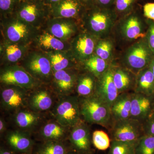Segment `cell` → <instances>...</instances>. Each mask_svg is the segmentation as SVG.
<instances>
[{
  "mask_svg": "<svg viewBox=\"0 0 154 154\" xmlns=\"http://www.w3.org/2000/svg\"><path fill=\"white\" fill-rule=\"evenodd\" d=\"M149 66L150 67V68L151 69L152 72L154 76V58L152 60L151 63L150 64Z\"/></svg>",
  "mask_w": 154,
  "mask_h": 154,
  "instance_id": "obj_46",
  "label": "cell"
},
{
  "mask_svg": "<svg viewBox=\"0 0 154 154\" xmlns=\"http://www.w3.org/2000/svg\"><path fill=\"white\" fill-rule=\"evenodd\" d=\"M68 137L73 147L79 153H88L90 151L92 135L88 123L84 120L71 128Z\"/></svg>",
  "mask_w": 154,
  "mask_h": 154,
  "instance_id": "obj_17",
  "label": "cell"
},
{
  "mask_svg": "<svg viewBox=\"0 0 154 154\" xmlns=\"http://www.w3.org/2000/svg\"><path fill=\"white\" fill-rule=\"evenodd\" d=\"M99 38L82 29L70 41V51L81 65L93 55Z\"/></svg>",
  "mask_w": 154,
  "mask_h": 154,
  "instance_id": "obj_14",
  "label": "cell"
},
{
  "mask_svg": "<svg viewBox=\"0 0 154 154\" xmlns=\"http://www.w3.org/2000/svg\"><path fill=\"white\" fill-rule=\"evenodd\" d=\"M71 128L65 127L56 121L49 122L44 125L40 130L42 137L46 141L63 140L69 135Z\"/></svg>",
  "mask_w": 154,
  "mask_h": 154,
  "instance_id": "obj_29",
  "label": "cell"
},
{
  "mask_svg": "<svg viewBox=\"0 0 154 154\" xmlns=\"http://www.w3.org/2000/svg\"><path fill=\"white\" fill-rule=\"evenodd\" d=\"M111 140L137 144L144 135L142 123L131 118L113 121L108 128Z\"/></svg>",
  "mask_w": 154,
  "mask_h": 154,
  "instance_id": "obj_9",
  "label": "cell"
},
{
  "mask_svg": "<svg viewBox=\"0 0 154 154\" xmlns=\"http://www.w3.org/2000/svg\"><path fill=\"white\" fill-rule=\"evenodd\" d=\"M28 134L20 130L9 131L6 136V141L13 151L22 154L28 153L32 149L33 145Z\"/></svg>",
  "mask_w": 154,
  "mask_h": 154,
  "instance_id": "obj_24",
  "label": "cell"
},
{
  "mask_svg": "<svg viewBox=\"0 0 154 154\" xmlns=\"http://www.w3.org/2000/svg\"><path fill=\"white\" fill-rule=\"evenodd\" d=\"M42 30L61 40L70 42L82 28L79 21L76 19L51 17Z\"/></svg>",
  "mask_w": 154,
  "mask_h": 154,
  "instance_id": "obj_12",
  "label": "cell"
},
{
  "mask_svg": "<svg viewBox=\"0 0 154 154\" xmlns=\"http://www.w3.org/2000/svg\"><path fill=\"white\" fill-rule=\"evenodd\" d=\"M6 124L5 121L4 120L3 118L1 117L0 119V133L2 134L3 133L5 132L6 130Z\"/></svg>",
  "mask_w": 154,
  "mask_h": 154,
  "instance_id": "obj_43",
  "label": "cell"
},
{
  "mask_svg": "<svg viewBox=\"0 0 154 154\" xmlns=\"http://www.w3.org/2000/svg\"><path fill=\"white\" fill-rule=\"evenodd\" d=\"M41 30L17 18L14 14L1 18V31L3 41L31 45Z\"/></svg>",
  "mask_w": 154,
  "mask_h": 154,
  "instance_id": "obj_3",
  "label": "cell"
},
{
  "mask_svg": "<svg viewBox=\"0 0 154 154\" xmlns=\"http://www.w3.org/2000/svg\"><path fill=\"white\" fill-rule=\"evenodd\" d=\"M0 154H15L14 152L8 149L1 147Z\"/></svg>",
  "mask_w": 154,
  "mask_h": 154,
  "instance_id": "obj_45",
  "label": "cell"
},
{
  "mask_svg": "<svg viewBox=\"0 0 154 154\" xmlns=\"http://www.w3.org/2000/svg\"><path fill=\"white\" fill-rule=\"evenodd\" d=\"M23 45L2 41L1 44V63L3 66L19 64L31 48Z\"/></svg>",
  "mask_w": 154,
  "mask_h": 154,
  "instance_id": "obj_20",
  "label": "cell"
},
{
  "mask_svg": "<svg viewBox=\"0 0 154 154\" xmlns=\"http://www.w3.org/2000/svg\"><path fill=\"white\" fill-rule=\"evenodd\" d=\"M137 0H115L113 8L118 19L131 13L136 8Z\"/></svg>",
  "mask_w": 154,
  "mask_h": 154,
  "instance_id": "obj_35",
  "label": "cell"
},
{
  "mask_svg": "<svg viewBox=\"0 0 154 154\" xmlns=\"http://www.w3.org/2000/svg\"><path fill=\"white\" fill-rule=\"evenodd\" d=\"M110 137L104 131H96L92 134V143L100 150H105L110 147Z\"/></svg>",
  "mask_w": 154,
  "mask_h": 154,
  "instance_id": "obj_36",
  "label": "cell"
},
{
  "mask_svg": "<svg viewBox=\"0 0 154 154\" xmlns=\"http://www.w3.org/2000/svg\"><path fill=\"white\" fill-rule=\"evenodd\" d=\"M40 85L29 93L28 104L29 109L39 113L52 109L55 104L57 96L51 88L48 89Z\"/></svg>",
  "mask_w": 154,
  "mask_h": 154,
  "instance_id": "obj_15",
  "label": "cell"
},
{
  "mask_svg": "<svg viewBox=\"0 0 154 154\" xmlns=\"http://www.w3.org/2000/svg\"><path fill=\"white\" fill-rule=\"evenodd\" d=\"M134 92L148 96L154 94V76L149 66L136 75Z\"/></svg>",
  "mask_w": 154,
  "mask_h": 154,
  "instance_id": "obj_27",
  "label": "cell"
},
{
  "mask_svg": "<svg viewBox=\"0 0 154 154\" xmlns=\"http://www.w3.org/2000/svg\"><path fill=\"white\" fill-rule=\"evenodd\" d=\"M143 16L146 19L154 22V2L146 3L143 7Z\"/></svg>",
  "mask_w": 154,
  "mask_h": 154,
  "instance_id": "obj_40",
  "label": "cell"
},
{
  "mask_svg": "<svg viewBox=\"0 0 154 154\" xmlns=\"http://www.w3.org/2000/svg\"><path fill=\"white\" fill-rule=\"evenodd\" d=\"M1 90V107L15 113L28 107L29 90L11 85H2Z\"/></svg>",
  "mask_w": 154,
  "mask_h": 154,
  "instance_id": "obj_11",
  "label": "cell"
},
{
  "mask_svg": "<svg viewBox=\"0 0 154 154\" xmlns=\"http://www.w3.org/2000/svg\"><path fill=\"white\" fill-rule=\"evenodd\" d=\"M147 21L148 28L145 37L149 47L154 54V22L148 19Z\"/></svg>",
  "mask_w": 154,
  "mask_h": 154,
  "instance_id": "obj_39",
  "label": "cell"
},
{
  "mask_svg": "<svg viewBox=\"0 0 154 154\" xmlns=\"http://www.w3.org/2000/svg\"><path fill=\"white\" fill-rule=\"evenodd\" d=\"M66 154H77L75 152H68Z\"/></svg>",
  "mask_w": 154,
  "mask_h": 154,
  "instance_id": "obj_47",
  "label": "cell"
},
{
  "mask_svg": "<svg viewBox=\"0 0 154 154\" xmlns=\"http://www.w3.org/2000/svg\"><path fill=\"white\" fill-rule=\"evenodd\" d=\"M97 80V78L94 75L82 69L76 88L77 96L87 97L94 95L96 91Z\"/></svg>",
  "mask_w": 154,
  "mask_h": 154,
  "instance_id": "obj_28",
  "label": "cell"
},
{
  "mask_svg": "<svg viewBox=\"0 0 154 154\" xmlns=\"http://www.w3.org/2000/svg\"><path fill=\"white\" fill-rule=\"evenodd\" d=\"M52 110L51 113L55 121L65 127L71 128L83 120L78 96L59 97Z\"/></svg>",
  "mask_w": 154,
  "mask_h": 154,
  "instance_id": "obj_7",
  "label": "cell"
},
{
  "mask_svg": "<svg viewBox=\"0 0 154 154\" xmlns=\"http://www.w3.org/2000/svg\"><path fill=\"white\" fill-rule=\"evenodd\" d=\"M115 0H96L95 5L103 8H112Z\"/></svg>",
  "mask_w": 154,
  "mask_h": 154,
  "instance_id": "obj_41",
  "label": "cell"
},
{
  "mask_svg": "<svg viewBox=\"0 0 154 154\" xmlns=\"http://www.w3.org/2000/svg\"><path fill=\"white\" fill-rule=\"evenodd\" d=\"M151 96L132 92L131 93L130 118L142 123L151 113Z\"/></svg>",
  "mask_w": 154,
  "mask_h": 154,
  "instance_id": "obj_22",
  "label": "cell"
},
{
  "mask_svg": "<svg viewBox=\"0 0 154 154\" xmlns=\"http://www.w3.org/2000/svg\"><path fill=\"white\" fill-rule=\"evenodd\" d=\"M19 65L42 84L51 82L54 72L50 61L45 52L36 48L30 49Z\"/></svg>",
  "mask_w": 154,
  "mask_h": 154,
  "instance_id": "obj_8",
  "label": "cell"
},
{
  "mask_svg": "<svg viewBox=\"0 0 154 154\" xmlns=\"http://www.w3.org/2000/svg\"><path fill=\"white\" fill-rule=\"evenodd\" d=\"M14 123L20 131L28 132L38 125L41 120L40 113L30 109H23L14 114Z\"/></svg>",
  "mask_w": 154,
  "mask_h": 154,
  "instance_id": "obj_26",
  "label": "cell"
},
{
  "mask_svg": "<svg viewBox=\"0 0 154 154\" xmlns=\"http://www.w3.org/2000/svg\"><path fill=\"white\" fill-rule=\"evenodd\" d=\"M118 19L113 8L94 5L86 9L80 23L82 29L99 39L111 36Z\"/></svg>",
  "mask_w": 154,
  "mask_h": 154,
  "instance_id": "obj_1",
  "label": "cell"
},
{
  "mask_svg": "<svg viewBox=\"0 0 154 154\" xmlns=\"http://www.w3.org/2000/svg\"><path fill=\"white\" fill-rule=\"evenodd\" d=\"M87 9L79 0H61L50 7L51 17L74 19L80 22Z\"/></svg>",
  "mask_w": 154,
  "mask_h": 154,
  "instance_id": "obj_16",
  "label": "cell"
},
{
  "mask_svg": "<svg viewBox=\"0 0 154 154\" xmlns=\"http://www.w3.org/2000/svg\"><path fill=\"white\" fill-rule=\"evenodd\" d=\"M20 0H0L1 18L12 15Z\"/></svg>",
  "mask_w": 154,
  "mask_h": 154,
  "instance_id": "obj_37",
  "label": "cell"
},
{
  "mask_svg": "<svg viewBox=\"0 0 154 154\" xmlns=\"http://www.w3.org/2000/svg\"><path fill=\"white\" fill-rule=\"evenodd\" d=\"M60 141H46L38 149V154H66L68 152Z\"/></svg>",
  "mask_w": 154,
  "mask_h": 154,
  "instance_id": "obj_32",
  "label": "cell"
},
{
  "mask_svg": "<svg viewBox=\"0 0 154 154\" xmlns=\"http://www.w3.org/2000/svg\"><path fill=\"white\" fill-rule=\"evenodd\" d=\"M135 154H154V136H143L136 146Z\"/></svg>",
  "mask_w": 154,
  "mask_h": 154,
  "instance_id": "obj_34",
  "label": "cell"
},
{
  "mask_svg": "<svg viewBox=\"0 0 154 154\" xmlns=\"http://www.w3.org/2000/svg\"><path fill=\"white\" fill-rule=\"evenodd\" d=\"M0 82L2 85L18 86L29 91L42 84L19 64L4 66L1 68Z\"/></svg>",
  "mask_w": 154,
  "mask_h": 154,
  "instance_id": "obj_10",
  "label": "cell"
},
{
  "mask_svg": "<svg viewBox=\"0 0 154 154\" xmlns=\"http://www.w3.org/2000/svg\"><path fill=\"white\" fill-rule=\"evenodd\" d=\"M132 92L119 94L110 107L112 122L130 118Z\"/></svg>",
  "mask_w": 154,
  "mask_h": 154,
  "instance_id": "obj_25",
  "label": "cell"
},
{
  "mask_svg": "<svg viewBox=\"0 0 154 154\" xmlns=\"http://www.w3.org/2000/svg\"><path fill=\"white\" fill-rule=\"evenodd\" d=\"M111 64L94 54L81 64V67L98 78L109 69Z\"/></svg>",
  "mask_w": 154,
  "mask_h": 154,
  "instance_id": "obj_31",
  "label": "cell"
},
{
  "mask_svg": "<svg viewBox=\"0 0 154 154\" xmlns=\"http://www.w3.org/2000/svg\"><path fill=\"white\" fill-rule=\"evenodd\" d=\"M148 28L147 19L140 10L136 8L130 14L119 18L113 28L112 36L115 40L131 44L145 37Z\"/></svg>",
  "mask_w": 154,
  "mask_h": 154,
  "instance_id": "obj_2",
  "label": "cell"
},
{
  "mask_svg": "<svg viewBox=\"0 0 154 154\" xmlns=\"http://www.w3.org/2000/svg\"><path fill=\"white\" fill-rule=\"evenodd\" d=\"M45 53L50 61L53 72L66 69L81 68L70 50Z\"/></svg>",
  "mask_w": 154,
  "mask_h": 154,
  "instance_id": "obj_23",
  "label": "cell"
},
{
  "mask_svg": "<svg viewBox=\"0 0 154 154\" xmlns=\"http://www.w3.org/2000/svg\"><path fill=\"white\" fill-rule=\"evenodd\" d=\"M145 135L154 136V113H151L142 122Z\"/></svg>",
  "mask_w": 154,
  "mask_h": 154,
  "instance_id": "obj_38",
  "label": "cell"
},
{
  "mask_svg": "<svg viewBox=\"0 0 154 154\" xmlns=\"http://www.w3.org/2000/svg\"><path fill=\"white\" fill-rule=\"evenodd\" d=\"M44 1L45 4L50 8L54 4H56L61 0H44Z\"/></svg>",
  "mask_w": 154,
  "mask_h": 154,
  "instance_id": "obj_44",
  "label": "cell"
},
{
  "mask_svg": "<svg viewBox=\"0 0 154 154\" xmlns=\"http://www.w3.org/2000/svg\"><path fill=\"white\" fill-rule=\"evenodd\" d=\"M113 81L119 94L134 92L136 75L114 61L111 64Z\"/></svg>",
  "mask_w": 154,
  "mask_h": 154,
  "instance_id": "obj_19",
  "label": "cell"
},
{
  "mask_svg": "<svg viewBox=\"0 0 154 154\" xmlns=\"http://www.w3.org/2000/svg\"><path fill=\"white\" fill-rule=\"evenodd\" d=\"M80 2L84 5L87 8L95 5L96 0H79Z\"/></svg>",
  "mask_w": 154,
  "mask_h": 154,
  "instance_id": "obj_42",
  "label": "cell"
},
{
  "mask_svg": "<svg viewBox=\"0 0 154 154\" xmlns=\"http://www.w3.org/2000/svg\"><path fill=\"white\" fill-rule=\"evenodd\" d=\"M33 44L36 49L45 52L70 49V42L61 40L42 30H41L31 45Z\"/></svg>",
  "mask_w": 154,
  "mask_h": 154,
  "instance_id": "obj_21",
  "label": "cell"
},
{
  "mask_svg": "<svg viewBox=\"0 0 154 154\" xmlns=\"http://www.w3.org/2000/svg\"><path fill=\"white\" fill-rule=\"evenodd\" d=\"M137 144L111 140L108 154H135Z\"/></svg>",
  "mask_w": 154,
  "mask_h": 154,
  "instance_id": "obj_33",
  "label": "cell"
},
{
  "mask_svg": "<svg viewBox=\"0 0 154 154\" xmlns=\"http://www.w3.org/2000/svg\"><path fill=\"white\" fill-rule=\"evenodd\" d=\"M154 58L144 37L130 44L122 53L117 63L137 75L149 66Z\"/></svg>",
  "mask_w": 154,
  "mask_h": 154,
  "instance_id": "obj_4",
  "label": "cell"
},
{
  "mask_svg": "<svg viewBox=\"0 0 154 154\" xmlns=\"http://www.w3.org/2000/svg\"><path fill=\"white\" fill-rule=\"evenodd\" d=\"M94 94L110 107L117 98L119 94L113 81L111 66L102 75L97 78Z\"/></svg>",
  "mask_w": 154,
  "mask_h": 154,
  "instance_id": "obj_18",
  "label": "cell"
},
{
  "mask_svg": "<svg viewBox=\"0 0 154 154\" xmlns=\"http://www.w3.org/2000/svg\"><path fill=\"white\" fill-rule=\"evenodd\" d=\"M81 115L87 123L101 125L108 129L112 122L110 107L95 94L79 97Z\"/></svg>",
  "mask_w": 154,
  "mask_h": 154,
  "instance_id": "obj_5",
  "label": "cell"
},
{
  "mask_svg": "<svg viewBox=\"0 0 154 154\" xmlns=\"http://www.w3.org/2000/svg\"><path fill=\"white\" fill-rule=\"evenodd\" d=\"M116 40L112 35L99 38L95 48L94 54L102 59L112 63L115 61Z\"/></svg>",
  "mask_w": 154,
  "mask_h": 154,
  "instance_id": "obj_30",
  "label": "cell"
},
{
  "mask_svg": "<svg viewBox=\"0 0 154 154\" xmlns=\"http://www.w3.org/2000/svg\"><path fill=\"white\" fill-rule=\"evenodd\" d=\"M81 68L62 70L54 72L51 88L59 97L72 95L76 91Z\"/></svg>",
  "mask_w": 154,
  "mask_h": 154,
  "instance_id": "obj_13",
  "label": "cell"
},
{
  "mask_svg": "<svg viewBox=\"0 0 154 154\" xmlns=\"http://www.w3.org/2000/svg\"><path fill=\"white\" fill-rule=\"evenodd\" d=\"M13 14L42 30L51 17L50 8L44 0H20Z\"/></svg>",
  "mask_w": 154,
  "mask_h": 154,
  "instance_id": "obj_6",
  "label": "cell"
}]
</instances>
